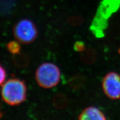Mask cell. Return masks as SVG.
<instances>
[{"label":"cell","mask_w":120,"mask_h":120,"mask_svg":"<svg viewBox=\"0 0 120 120\" xmlns=\"http://www.w3.org/2000/svg\"><path fill=\"white\" fill-rule=\"evenodd\" d=\"M74 50L77 52H82L85 50V45L82 41H78L75 43L74 45Z\"/></svg>","instance_id":"obj_11"},{"label":"cell","mask_w":120,"mask_h":120,"mask_svg":"<svg viewBox=\"0 0 120 120\" xmlns=\"http://www.w3.org/2000/svg\"><path fill=\"white\" fill-rule=\"evenodd\" d=\"M119 53L120 54V50H119Z\"/></svg>","instance_id":"obj_14"},{"label":"cell","mask_w":120,"mask_h":120,"mask_svg":"<svg viewBox=\"0 0 120 120\" xmlns=\"http://www.w3.org/2000/svg\"><path fill=\"white\" fill-rule=\"evenodd\" d=\"M12 61L14 65L17 68H25L27 67L29 63V59L25 54L19 53L14 55L12 57Z\"/></svg>","instance_id":"obj_7"},{"label":"cell","mask_w":120,"mask_h":120,"mask_svg":"<svg viewBox=\"0 0 120 120\" xmlns=\"http://www.w3.org/2000/svg\"><path fill=\"white\" fill-rule=\"evenodd\" d=\"M80 120H105L106 116L98 108L91 106L86 108L78 117Z\"/></svg>","instance_id":"obj_5"},{"label":"cell","mask_w":120,"mask_h":120,"mask_svg":"<svg viewBox=\"0 0 120 120\" xmlns=\"http://www.w3.org/2000/svg\"><path fill=\"white\" fill-rule=\"evenodd\" d=\"M52 103L55 108L59 109H64L68 105V101L65 95L62 93H58L54 96L52 99Z\"/></svg>","instance_id":"obj_8"},{"label":"cell","mask_w":120,"mask_h":120,"mask_svg":"<svg viewBox=\"0 0 120 120\" xmlns=\"http://www.w3.org/2000/svg\"><path fill=\"white\" fill-rule=\"evenodd\" d=\"M13 31L16 40L24 45L33 43L38 36V30L35 24L28 19L19 21L14 26Z\"/></svg>","instance_id":"obj_3"},{"label":"cell","mask_w":120,"mask_h":120,"mask_svg":"<svg viewBox=\"0 0 120 120\" xmlns=\"http://www.w3.org/2000/svg\"><path fill=\"white\" fill-rule=\"evenodd\" d=\"M1 86L2 98L7 104L17 106L26 100L27 89L24 81L17 78H12Z\"/></svg>","instance_id":"obj_1"},{"label":"cell","mask_w":120,"mask_h":120,"mask_svg":"<svg viewBox=\"0 0 120 120\" xmlns=\"http://www.w3.org/2000/svg\"><path fill=\"white\" fill-rule=\"evenodd\" d=\"M61 72L59 67L52 63H45L37 69L35 74L36 82L41 87L51 89L60 82Z\"/></svg>","instance_id":"obj_2"},{"label":"cell","mask_w":120,"mask_h":120,"mask_svg":"<svg viewBox=\"0 0 120 120\" xmlns=\"http://www.w3.org/2000/svg\"><path fill=\"white\" fill-rule=\"evenodd\" d=\"M7 50L13 55L20 53L21 46L18 41H11L7 44Z\"/></svg>","instance_id":"obj_10"},{"label":"cell","mask_w":120,"mask_h":120,"mask_svg":"<svg viewBox=\"0 0 120 120\" xmlns=\"http://www.w3.org/2000/svg\"><path fill=\"white\" fill-rule=\"evenodd\" d=\"M80 58L84 63L87 64H92L96 61L97 58V52L93 49H87L81 52Z\"/></svg>","instance_id":"obj_6"},{"label":"cell","mask_w":120,"mask_h":120,"mask_svg":"<svg viewBox=\"0 0 120 120\" xmlns=\"http://www.w3.org/2000/svg\"><path fill=\"white\" fill-rule=\"evenodd\" d=\"M104 93L112 100L120 99V75L111 72L105 76L102 82Z\"/></svg>","instance_id":"obj_4"},{"label":"cell","mask_w":120,"mask_h":120,"mask_svg":"<svg viewBox=\"0 0 120 120\" xmlns=\"http://www.w3.org/2000/svg\"><path fill=\"white\" fill-rule=\"evenodd\" d=\"M85 82V78L82 75L76 74L71 77L69 80V85L74 90L80 89Z\"/></svg>","instance_id":"obj_9"},{"label":"cell","mask_w":120,"mask_h":120,"mask_svg":"<svg viewBox=\"0 0 120 120\" xmlns=\"http://www.w3.org/2000/svg\"><path fill=\"white\" fill-rule=\"evenodd\" d=\"M0 74H1V79H0V84L2 85L5 82V80L6 78V71L5 69L2 66L0 67Z\"/></svg>","instance_id":"obj_13"},{"label":"cell","mask_w":120,"mask_h":120,"mask_svg":"<svg viewBox=\"0 0 120 120\" xmlns=\"http://www.w3.org/2000/svg\"><path fill=\"white\" fill-rule=\"evenodd\" d=\"M84 20L80 17H71L69 19V22L73 26H80L83 22Z\"/></svg>","instance_id":"obj_12"}]
</instances>
